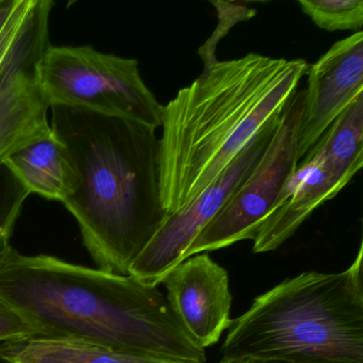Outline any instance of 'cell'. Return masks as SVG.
Returning a JSON list of instances; mask_svg holds the SVG:
<instances>
[{
  "mask_svg": "<svg viewBox=\"0 0 363 363\" xmlns=\"http://www.w3.org/2000/svg\"><path fill=\"white\" fill-rule=\"evenodd\" d=\"M0 297L41 331L108 350L182 363H205L157 286L131 276L10 247L0 257Z\"/></svg>",
  "mask_w": 363,
  "mask_h": 363,
  "instance_id": "cell-1",
  "label": "cell"
},
{
  "mask_svg": "<svg viewBox=\"0 0 363 363\" xmlns=\"http://www.w3.org/2000/svg\"><path fill=\"white\" fill-rule=\"evenodd\" d=\"M308 67L252 52L216 61L162 106L159 179L167 214L194 201L279 116Z\"/></svg>",
  "mask_w": 363,
  "mask_h": 363,
  "instance_id": "cell-2",
  "label": "cell"
},
{
  "mask_svg": "<svg viewBox=\"0 0 363 363\" xmlns=\"http://www.w3.org/2000/svg\"><path fill=\"white\" fill-rule=\"evenodd\" d=\"M77 188L63 203L99 269L129 276L167 216L161 201L156 129L84 108L52 106Z\"/></svg>",
  "mask_w": 363,
  "mask_h": 363,
  "instance_id": "cell-3",
  "label": "cell"
},
{
  "mask_svg": "<svg viewBox=\"0 0 363 363\" xmlns=\"http://www.w3.org/2000/svg\"><path fill=\"white\" fill-rule=\"evenodd\" d=\"M220 352L254 363H363L362 244L341 273L306 272L259 295Z\"/></svg>",
  "mask_w": 363,
  "mask_h": 363,
  "instance_id": "cell-4",
  "label": "cell"
},
{
  "mask_svg": "<svg viewBox=\"0 0 363 363\" xmlns=\"http://www.w3.org/2000/svg\"><path fill=\"white\" fill-rule=\"evenodd\" d=\"M38 82L50 108H84L161 127L162 106L142 79L135 59L104 54L89 45H50Z\"/></svg>",
  "mask_w": 363,
  "mask_h": 363,
  "instance_id": "cell-5",
  "label": "cell"
},
{
  "mask_svg": "<svg viewBox=\"0 0 363 363\" xmlns=\"http://www.w3.org/2000/svg\"><path fill=\"white\" fill-rule=\"evenodd\" d=\"M305 97V90L296 91L284 106L262 157L216 218L197 235L186 252V260L256 238L286 179L298 164L297 144Z\"/></svg>",
  "mask_w": 363,
  "mask_h": 363,
  "instance_id": "cell-6",
  "label": "cell"
},
{
  "mask_svg": "<svg viewBox=\"0 0 363 363\" xmlns=\"http://www.w3.org/2000/svg\"><path fill=\"white\" fill-rule=\"evenodd\" d=\"M278 116L194 201L167 214L160 228L131 265L129 276L148 286H157L169 272L186 260V252L197 235L216 218L262 157Z\"/></svg>",
  "mask_w": 363,
  "mask_h": 363,
  "instance_id": "cell-7",
  "label": "cell"
},
{
  "mask_svg": "<svg viewBox=\"0 0 363 363\" xmlns=\"http://www.w3.org/2000/svg\"><path fill=\"white\" fill-rule=\"evenodd\" d=\"M305 110L297 144L298 163L335 118L363 93V33L335 42L308 67Z\"/></svg>",
  "mask_w": 363,
  "mask_h": 363,
  "instance_id": "cell-8",
  "label": "cell"
},
{
  "mask_svg": "<svg viewBox=\"0 0 363 363\" xmlns=\"http://www.w3.org/2000/svg\"><path fill=\"white\" fill-rule=\"evenodd\" d=\"M160 284L186 333L203 348L218 343L233 322L226 269L201 252L178 264Z\"/></svg>",
  "mask_w": 363,
  "mask_h": 363,
  "instance_id": "cell-9",
  "label": "cell"
},
{
  "mask_svg": "<svg viewBox=\"0 0 363 363\" xmlns=\"http://www.w3.org/2000/svg\"><path fill=\"white\" fill-rule=\"evenodd\" d=\"M352 178L314 145L286 179L259 228L252 252L260 254L277 250L320 206L337 196Z\"/></svg>",
  "mask_w": 363,
  "mask_h": 363,
  "instance_id": "cell-10",
  "label": "cell"
},
{
  "mask_svg": "<svg viewBox=\"0 0 363 363\" xmlns=\"http://www.w3.org/2000/svg\"><path fill=\"white\" fill-rule=\"evenodd\" d=\"M52 0H18L13 13L0 29V97L21 78H38L50 48Z\"/></svg>",
  "mask_w": 363,
  "mask_h": 363,
  "instance_id": "cell-11",
  "label": "cell"
},
{
  "mask_svg": "<svg viewBox=\"0 0 363 363\" xmlns=\"http://www.w3.org/2000/svg\"><path fill=\"white\" fill-rule=\"evenodd\" d=\"M30 192L65 203L77 188V176L63 144L48 135L31 142L4 160Z\"/></svg>",
  "mask_w": 363,
  "mask_h": 363,
  "instance_id": "cell-12",
  "label": "cell"
},
{
  "mask_svg": "<svg viewBox=\"0 0 363 363\" xmlns=\"http://www.w3.org/2000/svg\"><path fill=\"white\" fill-rule=\"evenodd\" d=\"M4 363H182L108 350L73 340L33 337L3 342Z\"/></svg>",
  "mask_w": 363,
  "mask_h": 363,
  "instance_id": "cell-13",
  "label": "cell"
},
{
  "mask_svg": "<svg viewBox=\"0 0 363 363\" xmlns=\"http://www.w3.org/2000/svg\"><path fill=\"white\" fill-rule=\"evenodd\" d=\"M39 82L27 86L18 103L0 120V163L18 148L52 135Z\"/></svg>",
  "mask_w": 363,
  "mask_h": 363,
  "instance_id": "cell-14",
  "label": "cell"
},
{
  "mask_svg": "<svg viewBox=\"0 0 363 363\" xmlns=\"http://www.w3.org/2000/svg\"><path fill=\"white\" fill-rule=\"evenodd\" d=\"M315 145L352 177L362 169L363 93L335 118Z\"/></svg>",
  "mask_w": 363,
  "mask_h": 363,
  "instance_id": "cell-15",
  "label": "cell"
},
{
  "mask_svg": "<svg viewBox=\"0 0 363 363\" xmlns=\"http://www.w3.org/2000/svg\"><path fill=\"white\" fill-rule=\"evenodd\" d=\"M303 13L327 31H362V0H299Z\"/></svg>",
  "mask_w": 363,
  "mask_h": 363,
  "instance_id": "cell-16",
  "label": "cell"
},
{
  "mask_svg": "<svg viewBox=\"0 0 363 363\" xmlns=\"http://www.w3.org/2000/svg\"><path fill=\"white\" fill-rule=\"evenodd\" d=\"M30 192L5 163H0V257L10 247L16 222Z\"/></svg>",
  "mask_w": 363,
  "mask_h": 363,
  "instance_id": "cell-17",
  "label": "cell"
},
{
  "mask_svg": "<svg viewBox=\"0 0 363 363\" xmlns=\"http://www.w3.org/2000/svg\"><path fill=\"white\" fill-rule=\"evenodd\" d=\"M41 337V331L18 309L0 297V341Z\"/></svg>",
  "mask_w": 363,
  "mask_h": 363,
  "instance_id": "cell-18",
  "label": "cell"
},
{
  "mask_svg": "<svg viewBox=\"0 0 363 363\" xmlns=\"http://www.w3.org/2000/svg\"><path fill=\"white\" fill-rule=\"evenodd\" d=\"M18 4V0H0V29L7 23Z\"/></svg>",
  "mask_w": 363,
  "mask_h": 363,
  "instance_id": "cell-19",
  "label": "cell"
},
{
  "mask_svg": "<svg viewBox=\"0 0 363 363\" xmlns=\"http://www.w3.org/2000/svg\"><path fill=\"white\" fill-rule=\"evenodd\" d=\"M220 363H246L245 360H226V359H222Z\"/></svg>",
  "mask_w": 363,
  "mask_h": 363,
  "instance_id": "cell-20",
  "label": "cell"
},
{
  "mask_svg": "<svg viewBox=\"0 0 363 363\" xmlns=\"http://www.w3.org/2000/svg\"><path fill=\"white\" fill-rule=\"evenodd\" d=\"M246 361V363H254V362H252V361H247V360H245Z\"/></svg>",
  "mask_w": 363,
  "mask_h": 363,
  "instance_id": "cell-21",
  "label": "cell"
}]
</instances>
